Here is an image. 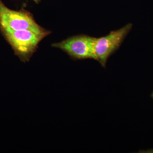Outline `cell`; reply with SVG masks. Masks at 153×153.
<instances>
[{"label":"cell","instance_id":"5b68a950","mask_svg":"<svg viewBox=\"0 0 153 153\" xmlns=\"http://www.w3.org/2000/svg\"><path fill=\"white\" fill-rule=\"evenodd\" d=\"M33 1H34L36 2V3H38V1H39V0H33Z\"/></svg>","mask_w":153,"mask_h":153},{"label":"cell","instance_id":"277c9868","mask_svg":"<svg viewBox=\"0 0 153 153\" xmlns=\"http://www.w3.org/2000/svg\"><path fill=\"white\" fill-rule=\"evenodd\" d=\"M96 38L86 35L72 36L52 45L66 52L71 58L77 60L94 59Z\"/></svg>","mask_w":153,"mask_h":153},{"label":"cell","instance_id":"7a4b0ae2","mask_svg":"<svg viewBox=\"0 0 153 153\" xmlns=\"http://www.w3.org/2000/svg\"><path fill=\"white\" fill-rule=\"evenodd\" d=\"M1 31L15 54L23 61L29 60L39 43L45 37L28 30H2Z\"/></svg>","mask_w":153,"mask_h":153},{"label":"cell","instance_id":"8992f818","mask_svg":"<svg viewBox=\"0 0 153 153\" xmlns=\"http://www.w3.org/2000/svg\"><path fill=\"white\" fill-rule=\"evenodd\" d=\"M152 97H153V94H152Z\"/></svg>","mask_w":153,"mask_h":153},{"label":"cell","instance_id":"3957f363","mask_svg":"<svg viewBox=\"0 0 153 153\" xmlns=\"http://www.w3.org/2000/svg\"><path fill=\"white\" fill-rule=\"evenodd\" d=\"M129 23L119 30L111 31L106 36L96 38L94 44V60L103 67H106L107 60L119 49L132 28Z\"/></svg>","mask_w":153,"mask_h":153},{"label":"cell","instance_id":"6da1fadb","mask_svg":"<svg viewBox=\"0 0 153 153\" xmlns=\"http://www.w3.org/2000/svg\"><path fill=\"white\" fill-rule=\"evenodd\" d=\"M0 29L28 30L46 37L49 31L36 23L29 12L23 10L15 11L7 7L0 0Z\"/></svg>","mask_w":153,"mask_h":153}]
</instances>
